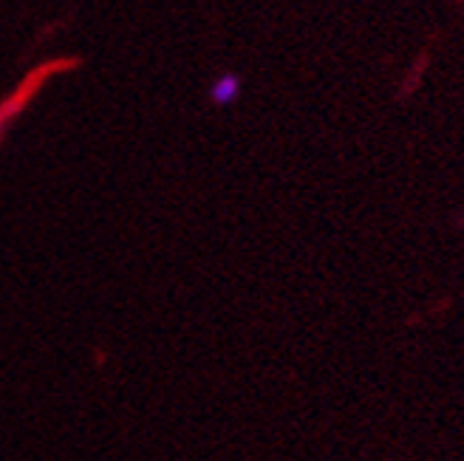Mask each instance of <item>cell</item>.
Instances as JSON below:
<instances>
[{
  "mask_svg": "<svg viewBox=\"0 0 464 461\" xmlns=\"http://www.w3.org/2000/svg\"><path fill=\"white\" fill-rule=\"evenodd\" d=\"M77 65H80V60H68V57L40 62L37 68H32V72L14 85V91H12L9 97L0 100V145H4V139H6L9 128L14 125V120L23 117V110H26L32 105V100L40 94V88L49 82L52 77L72 72V68H77Z\"/></svg>",
  "mask_w": 464,
  "mask_h": 461,
  "instance_id": "1",
  "label": "cell"
},
{
  "mask_svg": "<svg viewBox=\"0 0 464 461\" xmlns=\"http://www.w3.org/2000/svg\"><path fill=\"white\" fill-rule=\"evenodd\" d=\"M238 94H241V80L232 74V72H227V74H221L213 85H210V100L216 102V105H232L238 100Z\"/></svg>",
  "mask_w": 464,
  "mask_h": 461,
  "instance_id": "2",
  "label": "cell"
}]
</instances>
